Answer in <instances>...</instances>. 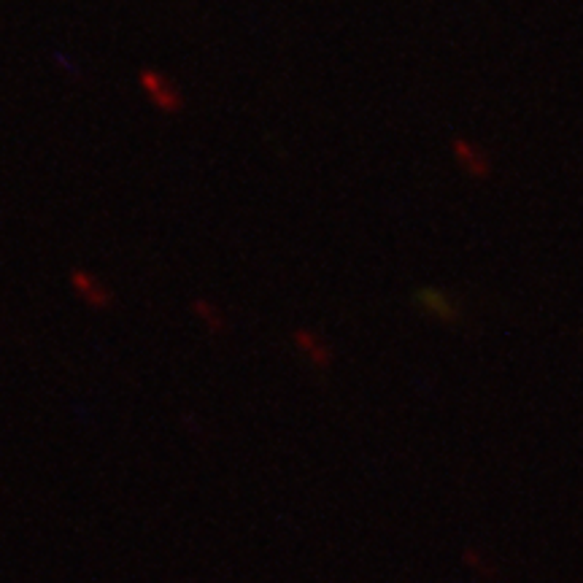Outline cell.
I'll return each instance as SVG.
<instances>
[{
	"label": "cell",
	"instance_id": "6da1fadb",
	"mask_svg": "<svg viewBox=\"0 0 583 583\" xmlns=\"http://www.w3.org/2000/svg\"><path fill=\"white\" fill-rule=\"evenodd\" d=\"M138 90L149 101V106L165 117H179L187 106V98H184V90L179 87V82L154 65H143L138 71Z\"/></svg>",
	"mask_w": 583,
	"mask_h": 583
},
{
	"label": "cell",
	"instance_id": "7a4b0ae2",
	"mask_svg": "<svg viewBox=\"0 0 583 583\" xmlns=\"http://www.w3.org/2000/svg\"><path fill=\"white\" fill-rule=\"evenodd\" d=\"M68 287L71 292L90 308V311H109L114 306V292L112 287L95 276L92 270H84V267H73L68 273Z\"/></svg>",
	"mask_w": 583,
	"mask_h": 583
},
{
	"label": "cell",
	"instance_id": "3957f363",
	"mask_svg": "<svg viewBox=\"0 0 583 583\" xmlns=\"http://www.w3.org/2000/svg\"><path fill=\"white\" fill-rule=\"evenodd\" d=\"M413 308L441 325H452L460 319V303L446 289L432 284H422L413 289Z\"/></svg>",
	"mask_w": 583,
	"mask_h": 583
},
{
	"label": "cell",
	"instance_id": "277c9868",
	"mask_svg": "<svg viewBox=\"0 0 583 583\" xmlns=\"http://www.w3.org/2000/svg\"><path fill=\"white\" fill-rule=\"evenodd\" d=\"M292 346L303 356V362L311 364L314 370H330L333 362H335V349L314 327H306V325L295 327L292 330Z\"/></svg>",
	"mask_w": 583,
	"mask_h": 583
},
{
	"label": "cell",
	"instance_id": "5b68a950",
	"mask_svg": "<svg viewBox=\"0 0 583 583\" xmlns=\"http://www.w3.org/2000/svg\"><path fill=\"white\" fill-rule=\"evenodd\" d=\"M192 314L200 319V325H203L211 335H222V333L228 330V319H225L222 308H219L217 303L206 300V297H198V300L192 303Z\"/></svg>",
	"mask_w": 583,
	"mask_h": 583
}]
</instances>
